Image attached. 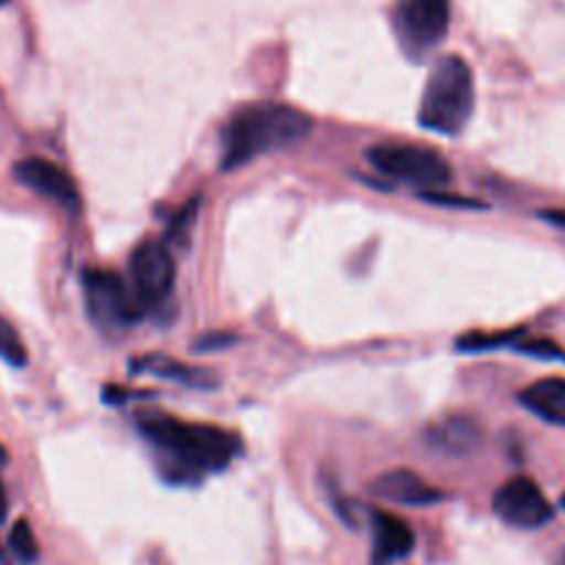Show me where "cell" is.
Here are the masks:
<instances>
[{
    "label": "cell",
    "instance_id": "7c38bea8",
    "mask_svg": "<svg viewBox=\"0 0 565 565\" xmlns=\"http://www.w3.org/2000/svg\"><path fill=\"white\" fill-rule=\"evenodd\" d=\"M519 403L544 423L565 428V379L561 375H550V379L530 384L527 390L519 392Z\"/></svg>",
    "mask_w": 565,
    "mask_h": 565
},
{
    "label": "cell",
    "instance_id": "ba28073f",
    "mask_svg": "<svg viewBox=\"0 0 565 565\" xmlns=\"http://www.w3.org/2000/svg\"><path fill=\"white\" fill-rule=\"evenodd\" d=\"M494 513L516 530H541L552 522L555 508L535 480L513 478L497 489Z\"/></svg>",
    "mask_w": 565,
    "mask_h": 565
},
{
    "label": "cell",
    "instance_id": "8fae6325",
    "mask_svg": "<svg viewBox=\"0 0 565 565\" xmlns=\"http://www.w3.org/2000/svg\"><path fill=\"white\" fill-rule=\"evenodd\" d=\"M373 494L384 502L408 508L434 505V502L441 500L439 491L430 489L417 472H408V469H392V472L381 475L373 483Z\"/></svg>",
    "mask_w": 565,
    "mask_h": 565
},
{
    "label": "cell",
    "instance_id": "9a60e30c",
    "mask_svg": "<svg viewBox=\"0 0 565 565\" xmlns=\"http://www.w3.org/2000/svg\"><path fill=\"white\" fill-rule=\"evenodd\" d=\"M9 550H11V555L17 557V561L25 563V565L39 561V541H36V535H33L31 524H28L25 519H20V522L11 527Z\"/></svg>",
    "mask_w": 565,
    "mask_h": 565
},
{
    "label": "cell",
    "instance_id": "277c9868",
    "mask_svg": "<svg viewBox=\"0 0 565 565\" xmlns=\"http://www.w3.org/2000/svg\"><path fill=\"white\" fill-rule=\"evenodd\" d=\"M81 285L88 320L105 334L130 329L132 323H138L147 315L138 303L132 287L114 270L86 268L81 274Z\"/></svg>",
    "mask_w": 565,
    "mask_h": 565
},
{
    "label": "cell",
    "instance_id": "d6986e66",
    "mask_svg": "<svg viewBox=\"0 0 565 565\" xmlns=\"http://www.w3.org/2000/svg\"><path fill=\"white\" fill-rule=\"evenodd\" d=\"M235 342V337L232 334H210V337H202V340L196 342V351H218V348H226Z\"/></svg>",
    "mask_w": 565,
    "mask_h": 565
},
{
    "label": "cell",
    "instance_id": "44dd1931",
    "mask_svg": "<svg viewBox=\"0 0 565 565\" xmlns=\"http://www.w3.org/2000/svg\"><path fill=\"white\" fill-rule=\"evenodd\" d=\"M6 513H9V500H6V489L0 483V524L6 522Z\"/></svg>",
    "mask_w": 565,
    "mask_h": 565
},
{
    "label": "cell",
    "instance_id": "e0dca14e",
    "mask_svg": "<svg viewBox=\"0 0 565 565\" xmlns=\"http://www.w3.org/2000/svg\"><path fill=\"white\" fill-rule=\"evenodd\" d=\"M519 337H522V331H511V334H467L456 342V348L463 353L497 351L502 345H516Z\"/></svg>",
    "mask_w": 565,
    "mask_h": 565
},
{
    "label": "cell",
    "instance_id": "52a82bcc",
    "mask_svg": "<svg viewBox=\"0 0 565 565\" xmlns=\"http://www.w3.org/2000/svg\"><path fill=\"white\" fill-rule=\"evenodd\" d=\"M177 268L163 241H143L130 254V287L143 312L163 307L174 290Z\"/></svg>",
    "mask_w": 565,
    "mask_h": 565
},
{
    "label": "cell",
    "instance_id": "4fadbf2b",
    "mask_svg": "<svg viewBox=\"0 0 565 565\" xmlns=\"http://www.w3.org/2000/svg\"><path fill=\"white\" fill-rule=\"evenodd\" d=\"M375 530V565H384L392 561H403L414 550V533L403 519L392 513L375 511L373 513Z\"/></svg>",
    "mask_w": 565,
    "mask_h": 565
},
{
    "label": "cell",
    "instance_id": "7402d4cb",
    "mask_svg": "<svg viewBox=\"0 0 565 565\" xmlns=\"http://www.w3.org/2000/svg\"><path fill=\"white\" fill-rule=\"evenodd\" d=\"M561 505H563V508H565V494H563V502H561Z\"/></svg>",
    "mask_w": 565,
    "mask_h": 565
},
{
    "label": "cell",
    "instance_id": "5bb4252c",
    "mask_svg": "<svg viewBox=\"0 0 565 565\" xmlns=\"http://www.w3.org/2000/svg\"><path fill=\"white\" fill-rule=\"evenodd\" d=\"M136 373H147V375H158V379L166 381H177V384H185V386H215V379L207 373V370H199V367H188V364L174 362V359H166V356H143L136 359L130 364Z\"/></svg>",
    "mask_w": 565,
    "mask_h": 565
},
{
    "label": "cell",
    "instance_id": "603a6c76",
    "mask_svg": "<svg viewBox=\"0 0 565 565\" xmlns=\"http://www.w3.org/2000/svg\"><path fill=\"white\" fill-rule=\"evenodd\" d=\"M3 3H9V0H0V6H3Z\"/></svg>",
    "mask_w": 565,
    "mask_h": 565
},
{
    "label": "cell",
    "instance_id": "cb8c5ba5",
    "mask_svg": "<svg viewBox=\"0 0 565 565\" xmlns=\"http://www.w3.org/2000/svg\"><path fill=\"white\" fill-rule=\"evenodd\" d=\"M561 565H565V555H563V563Z\"/></svg>",
    "mask_w": 565,
    "mask_h": 565
},
{
    "label": "cell",
    "instance_id": "3957f363",
    "mask_svg": "<svg viewBox=\"0 0 565 565\" xmlns=\"http://www.w3.org/2000/svg\"><path fill=\"white\" fill-rule=\"evenodd\" d=\"M475 75L461 55H447L430 72L419 103V125L439 136H458L472 119Z\"/></svg>",
    "mask_w": 565,
    "mask_h": 565
},
{
    "label": "cell",
    "instance_id": "9c48e42d",
    "mask_svg": "<svg viewBox=\"0 0 565 565\" xmlns=\"http://www.w3.org/2000/svg\"><path fill=\"white\" fill-rule=\"evenodd\" d=\"M14 180L20 182V185H25L28 191L61 204V207L66 210L81 207V193H77L75 180H72L61 166L50 163V160L44 158L20 160V163H14Z\"/></svg>",
    "mask_w": 565,
    "mask_h": 565
},
{
    "label": "cell",
    "instance_id": "ffe728a7",
    "mask_svg": "<svg viewBox=\"0 0 565 565\" xmlns=\"http://www.w3.org/2000/svg\"><path fill=\"white\" fill-rule=\"evenodd\" d=\"M541 218L550 221V224H555V226H561V230H565V210H544V213H541Z\"/></svg>",
    "mask_w": 565,
    "mask_h": 565
},
{
    "label": "cell",
    "instance_id": "6da1fadb",
    "mask_svg": "<svg viewBox=\"0 0 565 565\" xmlns=\"http://www.w3.org/2000/svg\"><path fill=\"white\" fill-rule=\"evenodd\" d=\"M138 430L158 452V467L169 483L193 486L207 475L221 472L243 452L241 436L202 423H182L169 414L138 419Z\"/></svg>",
    "mask_w": 565,
    "mask_h": 565
},
{
    "label": "cell",
    "instance_id": "8992f818",
    "mask_svg": "<svg viewBox=\"0 0 565 565\" xmlns=\"http://www.w3.org/2000/svg\"><path fill=\"white\" fill-rule=\"evenodd\" d=\"M395 28L412 58L439 47L450 28V0H397Z\"/></svg>",
    "mask_w": 565,
    "mask_h": 565
},
{
    "label": "cell",
    "instance_id": "2e32d148",
    "mask_svg": "<svg viewBox=\"0 0 565 565\" xmlns=\"http://www.w3.org/2000/svg\"><path fill=\"white\" fill-rule=\"evenodd\" d=\"M0 359H3L6 364H11V367H25L28 364L25 342L20 340L14 326L3 318H0Z\"/></svg>",
    "mask_w": 565,
    "mask_h": 565
},
{
    "label": "cell",
    "instance_id": "5b68a950",
    "mask_svg": "<svg viewBox=\"0 0 565 565\" xmlns=\"http://www.w3.org/2000/svg\"><path fill=\"white\" fill-rule=\"evenodd\" d=\"M367 163L381 174L397 182H408L423 191L439 188L452 180V169L439 152L428 147H408V143H379L367 149Z\"/></svg>",
    "mask_w": 565,
    "mask_h": 565
},
{
    "label": "cell",
    "instance_id": "ac0fdd59",
    "mask_svg": "<svg viewBox=\"0 0 565 565\" xmlns=\"http://www.w3.org/2000/svg\"><path fill=\"white\" fill-rule=\"evenodd\" d=\"M419 196L430 204H441V207H469V210H483V202H475V199H463V196H450V193H439V191H423Z\"/></svg>",
    "mask_w": 565,
    "mask_h": 565
},
{
    "label": "cell",
    "instance_id": "30bf717a",
    "mask_svg": "<svg viewBox=\"0 0 565 565\" xmlns=\"http://www.w3.org/2000/svg\"><path fill=\"white\" fill-rule=\"evenodd\" d=\"M425 441H428V447H434V450L445 452V456L463 458L472 456V452L478 450L480 441H483V430H480V425L475 423V419L452 414V417L430 425V428L425 430Z\"/></svg>",
    "mask_w": 565,
    "mask_h": 565
},
{
    "label": "cell",
    "instance_id": "7a4b0ae2",
    "mask_svg": "<svg viewBox=\"0 0 565 565\" xmlns=\"http://www.w3.org/2000/svg\"><path fill=\"white\" fill-rule=\"evenodd\" d=\"M312 132V116L285 103H257L237 110L221 136V169L232 171L254 158L296 147Z\"/></svg>",
    "mask_w": 565,
    "mask_h": 565
}]
</instances>
